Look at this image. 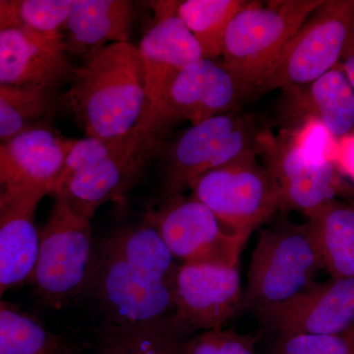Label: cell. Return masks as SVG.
I'll return each instance as SVG.
<instances>
[{
	"label": "cell",
	"mask_w": 354,
	"mask_h": 354,
	"mask_svg": "<svg viewBox=\"0 0 354 354\" xmlns=\"http://www.w3.org/2000/svg\"><path fill=\"white\" fill-rule=\"evenodd\" d=\"M179 266L148 221L121 225L94 247L85 292L94 298L106 323L171 317Z\"/></svg>",
	"instance_id": "6da1fadb"
},
{
	"label": "cell",
	"mask_w": 354,
	"mask_h": 354,
	"mask_svg": "<svg viewBox=\"0 0 354 354\" xmlns=\"http://www.w3.org/2000/svg\"><path fill=\"white\" fill-rule=\"evenodd\" d=\"M64 97L87 137L118 140L144 129L147 95L138 48L114 43L88 55L72 70Z\"/></svg>",
	"instance_id": "7a4b0ae2"
},
{
	"label": "cell",
	"mask_w": 354,
	"mask_h": 354,
	"mask_svg": "<svg viewBox=\"0 0 354 354\" xmlns=\"http://www.w3.org/2000/svg\"><path fill=\"white\" fill-rule=\"evenodd\" d=\"M162 136L138 128L125 138L74 139L64 169L51 189L88 220L109 201L129 192Z\"/></svg>",
	"instance_id": "3957f363"
},
{
	"label": "cell",
	"mask_w": 354,
	"mask_h": 354,
	"mask_svg": "<svg viewBox=\"0 0 354 354\" xmlns=\"http://www.w3.org/2000/svg\"><path fill=\"white\" fill-rule=\"evenodd\" d=\"M324 1H247L228 26L221 55L242 95L259 91L286 44Z\"/></svg>",
	"instance_id": "277c9868"
},
{
	"label": "cell",
	"mask_w": 354,
	"mask_h": 354,
	"mask_svg": "<svg viewBox=\"0 0 354 354\" xmlns=\"http://www.w3.org/2000/svg\"><path fill=\"white\" fill-rule=\"evenodd\" d=\"M53 197L30 281L46 304L60 309L85 293L95 246L91 221L64 197Z\"/></svg>",
	"instance_id": "5b68a950"
},
{
	"label": "cell",
	"mask_w": 354,
	"mask_h": 354,
	"mask_svg": "<svg viewBox=\"0 0 354 354\" xmlns=\"http://www.w3.org/2000/svg\"><path fill=\"white\" fill-rule=\"evenodd\" d=\"M323 269L306 223L281 220L261 230L248 272L243 307L255 310L295 297Z\"/></svg>",
	"instance_id": "8992f818"
},
{
	"label": "cell",
	"mask_w": 354,
	"mask_h": 354,
	"mask_svg": "<svg viewBox=\"0 0 354 354\" xmlns=\"http://www.w3.org/2000/svg\"><path fill=\"white\" fill-rule=\"evenodd\" d=\"M267 134L258 132L248 116L236 111L192 125L169 147L160 171V198L184 194L212 169L248 151H264Z\"/></svg>",
	"instance_id": "52a82bcc"
},
{
	"label": "cell",
	"mask_w": 354,
	"mask_h": 354,
	"mask_svg": "<svg viewBox=\"0 0 354 354\" xmlns=\"http://www.w3.org/2000/svg\"><path fill=\"white\" fill-rule=\"evenodd\" d=\"M257 153L248 151L206 172L190 188L223 227L247 236L281 209L278 186Z\"/></svg>",
	"instance_id": "ba28073f"
},
{
	"label": "cell",
	"mask_w": 354,
	"mask_h": 354,
	"mask_svg": "<svg viewBox=\"0 0 354 354\" xmlns=\"http://www.w3.org/2000/svg\"><path fill=\"white\" fill-rule=\"evenodd\" d=\"M354 35V0H325L281 51L258 92L308 85L339 64Z\"/></svg>",
	"instance_id": "9c48e42d"
},
{
	"label": "cell",
	"mask_w": 354,
	"mask_h": 354,
	"mask_svg": "<svg viewBox=\"0 0 354 354\" xmlns=\"http://www.w3.org/2000/svg\"><path fill=\"white\" fill-rule=\"evenodd\" d=\"M165 246L179 263L239 265L249 236L227 230L216 216L192 195L165 198L147 213Z\"/></svg>",
	"instance_id": "30bf717a"
},
{
	"label": "cell",
	"mask_w": 354,
	"mask_h": 354,
	"mask_svg": "<svg viewBox=\"0 0 354 354\" xmlns=\"http://www.w3.org/2000/svg\"><path fill=\"white\" fill-rule=\"evenodd\" d=\"M243 307L239 265L180 263L172 318L195 335L223 329Z\"/></svg>",
	"instance_id": "8fae6325"
},
{
	"label": "cell",
	"mask_w": 354,
	"mask_h": 354,
	"mask_svg": "<svg viewBox=\"0 0 354 354\" xmlns=\"http://www.w3.org/2000/svg\"><path fill=\"white\" fill-rule=\"evenodd\" d=\"M253 311L261 325L277 337L344 334L354 329V278L314 281L285 302Z\"/></svg>",
	"instance_id": "7c38bea8"
},
{
	"label": "cell",
	"mask_w": 354,
	"mask_h": 354,
	"mask_svg": "<svg viewBox=\"0 0 354 354\" xmlns=\"http://www.w3.org/2000/svg\"><path fill=\"white\" fill-rule=\"evenodd\" d=\"M264 152L278 186L281 209L310 218L335 199V162L326 156L307 152L290 130L269 137Z\"/></svg>",
	"instance_id": "4fadbf2b"
},
{
	"label": "cell",
	"mask_w": 354,
	"mask_h": 354,
	"mask_svg": "<svg viewBox=\"0 0 354 354\" xmlns=\"http://www.w3.org/2000/svg\"><path fill=\"white\" fill-rule=\"evenodd\" d=\"M62 32L43 34L22 26L0 28V85L55 91L71 75Z\"/></svg>",
	"instance_id": "5bb4252c"
},
{
	"label": "cell",
	"mask_w": 354,
	"mask_h": 354,
	"mask_svg": "<svg viewBox=\"0 0 354 354\" xmlns=\"http://www.w3.org/2000/svg\"><path fill=\"white\" fill-rule=\"evenodd\" d=\"M241 97L234 77L223 62L201 58L174 79L156 118V128L164 134L167 125L176 120L199 124L230 113Z\"/></svg>",
	"instance_id": "9a60e30c"
},
{
	"label": "cell",
	"mask_w": 354,
	"mask_h": 354,
	"mask_svg": "<svg viewBox=\"0 0 354 354\" xmlns=\"http://www.w3.org/2000/svg\"><path fill=\"white\" fill-rule=\"evenodd\" d=\"M147 95L144 129L162 135L156 128V118L169 87L188 65L203 58L197 39L176 14L158 18L144 35L138 48Z\"/></svg>",
	"instance_id": "2e32d148"
},
{
	"label": "cell",
	"mask_w": 354,
	"mask_h": 354,
	"mask_svg": "<svg viewBox=\"0 0 354 354\" xmlns=\"http://www.w3.org/2000/svg\"><path fill=\"white\" fill-rule=\"evenodd\" d=\"M46 190L6 186L0 194V299L30 281L39 243L36 214Z\"/></svg>",
	"instance_id": "e0dca14e"
},
{
	"label": "cell",
	"mask_w": 354,
	"mask_h": 354,
	"mask_svg": "<svg viewBox=\"0 0 354 354\" xmlns=\"http://www.w3.org/2000/svg\"><path fill=\"white\" fill-rule=\"evenodd\" d=\"M281 118L290 127L315 120L335 140L354 131V90L341 64L308 85L283 88Z\"/></svg>",
	"instance_id": "ac0fdd59"
},
{
	"label": "cell",
	"mask_w": 354,
	"mask_h": 354,
	"mask_svg": "<svg viewBox=\"0 0 354 354\" xmlns=\"http://www.w3.org/2000/svg\"><path fill=\"white\" fill-rule=\"evenodd\" d=\"M74 139L60 136L46 122L0 142L6 186L46 190L50 194L64 169Z\"/></svg>",
	"instance_id": "d6986e66"
},
{
	"label": "cell",
	"mask_w": 354,
	"mask_h": 354,
	"mask_svg": "<svg viewBox=\"0 0 354 354\" xmlns=\"http://www.w3.org/2000/svg\"><path fill=\"white\" fill-rule=\"evenodd\" d=\"M134 3L129 0H72L65 29L69 53L87 57L114 43H127Z\"/></svg>",
	"instance_id": "ffe728a7"
},
{
	"label": "cell",
	"mask_w": 354,
	"mask_h": 354,
	"mask_svg": "<svg viewBox=\"0 0 354 354\" xmlns=\"http://www.w3.org/2000/svg\"><path fill=\"white\" fill-rule=\"evenodd\" d=\"M192 335L172 316L127 325L104 322L95 354H186Z\"/></svg>",
	"instance_id": "44dd1931"
},
{
	"label": "cell",
	"mask_w": 354,
	"mask_h": 354,
	"mask_svg": "<svg viewBox=\"0 0 354 354\" xmlns=\"http://www.w3.org/2000/svg\"><path fill=\"white\" fill-rule=\"evenodd\" d=\"M306 225L322 268L330 278H354L353 207L333 199L310 216Z\"/></svg>",
	"instance_id": "7402d4cb"
},
{
	"label": "cell",
	"mask_w": 354,
	"mask_h": 354,
	"mask_svg": "<svg viewBox=\"0 0 354 354\" xmlns=\"http://www.w3.org/2000/svg\"><path fill=\"white\" fill-rule=\"evenodd\" d=\"M247 1L243 0H186L178 2L176 14L194 36L203 58L223 55L228 26Z\"/></svg>",
	"instance_id": "603a6c76"
},
{
	"label": "cell",
	"mask_w": 354,
	"mask_h": 354,
	"mask_svg": "<svg viewBox=\"0 0 354 354\" xmlns=\"http://www.w3.org/2000/svg\"><path fill=\"white\" fill-rule=\"evenodd\" d=\"M62 337L0 299V354H67Z\"/></svg>",
	"instance_id": "cb8c5ba5"
},
{
	"label": "cell",
	"mask_w": 354,
	"mask_h": 354,
	"mask_svg": "<svg viewBox=\"0 0 354 354\" xmlns=\"http://www.w3.org/2000/svg\"><path fill=\"white\" fill-rule=\"evenodd\" d=\"M55 106V91L0 85V142L46 122Z\"/></svg>",
	"instance_id": "d4e9b609"
},
{
	"label": "cell",
	"mask_w": 354,
	"mask_h": 354,
	"mask_svg": "<svg viewBox=\"0 0 354 354\" xmlns=\"http://www.w3.org/2000/svg\"><path fill=\"white\" fill-rule=\"evenodd\" d=\"M72 0H8L7 25H18L43 34L65 29Z\"/></svg>",
	"instance_id": "484cf974"
},
{
	"label": "cell",
	"mask_w": 354,
	"mask_h": 354,
	"mask_svg": "<svg viewBox=\"0 0 354 354\" xmlns=\"http://www.w3.org/2000/svg\"><path fill=\"white\" fill-rule=\"evenodd\" d=\"M269 354H354V329L342 335L277 337Z\"/></svg>",
	"instance_id": "4316f807"
},
{
	"label": "cell",
	"mask_w": 354,
	"mask_h": 354,
	"mask_svg": "<svg viewBox=\"0 0 354 354\" xmlns=\"http://www.w3.org/2000/svg\"><path fill=\"white\" fill-rule=\"evenodd\" d=\"M256 337L232 329L207 330L192 335L186 354H257Z\"/></svg>",
	"instance_id": "83f0119b"
},
{
	"label": "cell",
	"mask_w": 354,
	"mask_h": 354,
	"mask_svg": "<svg viewBox=\"0 0 354 354\" xmlns=\"http://www.w3.org/2000/svg\"><path fill=\"white\" fill-rule=\"evenodd\" d=\"M339 64H341L344 71L346 72L349 82H351L354 90V35L349 39L348 46L342 53Z\"/></svg>",
	"instance_id": "f1b7e54d"
},
{
	"label": "cell",
	"mask_w": 354,
	"mask_h": 354,
	"mask_svg": "<svg viewBox=\"0 0 354 354\" xmlns=\"http://www.w3.org/2000/svg\"><path fill=\"white\" fill-rule=\"evenodd\" d=\"M7 185V176L6 169H4L3 165H2L1 160H0V194L3 192Z\"/></svg>",
	"instance_id": "f546056e"
},
{
	"label": "cell",
	"mask_w": 354,
	"mask_h": 354,
	"mask_svg": "<svg viewBox=\"0 0 354 354\" xmlns=\"http://www.w3.org/2000/svg\"><path fill=\"white\" fill-rule=\"evenodd\" d=\"M7 3V0H0V18H1L2 14L4 12V9H6Z\"/></svg>",
	"instance_id": "4dcf8cb0"
},
{
	"label": "cell",
	"mask_w": 354,
	"mask_h": 354,
	"mask_svg": "<svg viewBox=\"0 0 354 354\" xmlns=\"http://www.w3.org/2000/svg\"><path fill=\"white\" fill-rule=\"evenodd\" d=\"M348 204L349 205V206L353 207V208L354 209V195L353 197L351 198V199H349V202L348 203Z\"/></svg>",
	"instance_id": "1f68e13d"
},
{
	"label": "cell",
	"mask_w": 354,
	"mask_h": 354,
	"mask_svg": "<svg viewBox=\"0 0 354 354\" xmlns=\"http://www.w3.org/2000/svg\"><path fill=\"white\" fill-rule=\"evenodd\" d=\"M67 354H73V353H70V351H69V353H67Z\"/></svg>",
	"instance_id": "d6a6232c"
}]
</instances>
